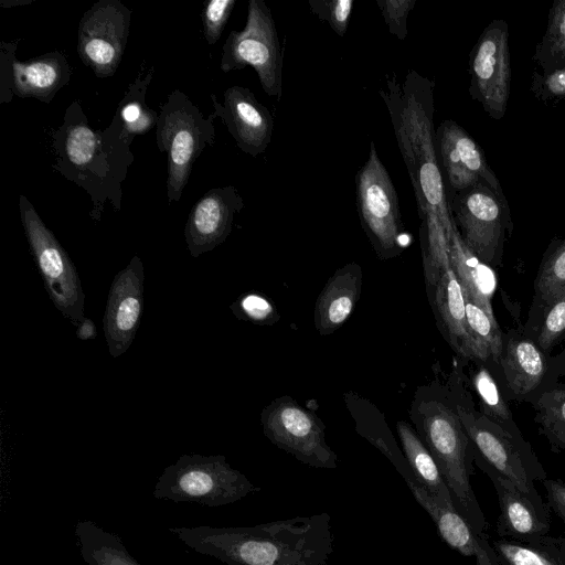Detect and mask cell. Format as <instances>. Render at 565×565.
<instances>
[{"label":"cell","mask_w":565,"mask_h":565,"mask_svg":"<svg viewBox=\"0 0 565 565\" xmlns=\"http://www.w3.org/2000/svg\"><path fill=\"white\" fill-rule=\"evenodd\" d=\"M436 150L452 192L483 183L508 203L501 184L472 137L456 121L444 120L436 130Z\"/></svg>","instance_id":"16"},{"label":"cell","mask_w":565,"mask_h":565,"mask_svg":"<svg viewBox=\"0 0 565 565\" xmlns=\"http://www.w3.org/2000/svg\"><path fill=\"white\" fill-rule=\"evenodd\" d=\"M308 4L318 19L327 21L339 36L347 33L353 0H309Z\"/></svg>","instance_id":"35"},{"label":"cell","mask_w":565,"mask_h":565,"mask_svg":"<svg viewBox=\"0 0 565 565\" xmlns=\"http://www.w3.org/2000/svg\"><path fill=\"white\" fill-rule=\"evenodd\" d=\"M131 10L119 0H99L83 14L77 53L99 77L115 74L128 40Z\"/></svg>","instance_id":"15"},{"label":"cell","mask_w":565,"mask_h":565,"mask_svg":"<svg viewBox=\"0 0 565 565\" xmlns=\"http://www.w3.org/2000/svg\"><path fill=\"white\" fill-rule=\"evenodd\" d=\"M282 49L270 9L264 0H249L242 31H232L223 47V72L252 66L264 92L280 99L282 94Z\"/></svg>","instance_id":"9"},{"label":"cell","mask_w":565,"mask_h":565,"mask_svg":"<svg viewBox=\"0 0 565 565\" xmlns=\"http://www.w3.org/2000/svg\"><path fill=\"white\" fill-rule=\"evenodd\" d=\"M355 193L360 222L376 256L382 260L398 256L404 248L398 196L374 141L355 175Z\"/></svg>","instance_id":"8"},{"label":"cell","mask_w":565,"mask_h":565,"mask_svg":"<svg viewBox=\"0 0 565 565\" xmlns=\"http://www.w3.org/2000/svg\"><path fill=\"white\" fill-rule=\"evenodd\" d=\"M530 90L545 104L565 98V68L542 73L534 72Z\"/></svg>","instance_id":"38"},{"label":"cell","mask_w":565,"mask_h":565,"mask_svg":"<svg viewBox=\"0 0 565 565\" xmlns=\"http://www.w3.org/2000/svg\"><path fill=\"white\" fill-rule=\"evenodd\" d=\"M243 207V198L234 185L214 188L203 194L192 206L184 228L190 254L198 257L222 244Z\"/></svg>","instance_id":"20"},{"label":"cell","mask_w":565,"mask_h":565,"mask_svg":"<svg viewBox=\"0 0 565 565\" xmlns=\"http://www.w3.org/2000/svg\"><path fill=\"white\" fill-rule=\"evenodd\" d=\"M19 211L31 253L53 305L77 327L84 318L85 295L72 259L24 195H20Z\"/></svg>","instance_id":"10"},{"label":"cell","mask_w":565,"mask_h":565,"mask_svg":"<svg viewBox=\"0 0 565 565\" xmlns=\"http://www.w3.org/2000/svg\"><path fill=\"white\" fill-rule=\"evenodd\" d=\"M143 279L139 256H134L113 279L103 321L113 358L125 353L136 337L143 308Z\"/></svg>","instance_id":"17"},{"label":"cell","mask_w":565,"mask_h":565,"mask_svg":"<svg viewBox=\"0 0 565 565\" xmlns=\"http://www.w3.org/2000/svg\"><path fill=\"white\" fill-rule=\"evenodd\" d=\"M56 152L54 168L90 194L92 217L100 218L105 201L119 209L121 181L134 156L129 146L111 127L94 131L77 102L66 109L63 125L53 134Z\"/></svg>","instance_id":"3"},{"label":"cell","mask_w":565,"mask_h":565,"mask_svg":"<svg viewBox=\"0 0 565 565\" xmlns=\"http://www.w3.org/2000/svg\"><path fill=\"white\" fill-rule=\"evenodd\" d=\"M96 327L92 319L84 317L76 329V337L79 340H92L96 337Z\"/></svg>","instance_id":"41"},{"label":"cell","mask_w":565,"mask_h":565,"mask_svg":"<svg viewBox=\"0 0 565 565\" xmlns=\"http://www.w3.org/2000/svg\"><path fill=\"white\" fill-rule=\"evenodd\" d=\"M259 490L245 475L231 467L222 455H183L164 468L152 495L173 502L220 507Z\"/></svg>","instance_id":"7"},{"label":"cell","mask_w":565,"mask_h":565,"mask_svg":"<svg viewBox=\"0 0 565 565\" xmlns=\"http://www.w3.org/2000/svg\"><path fill=\"white\" fill-rule=\"evenodd\" d=\"M361 288L362 270L356 263L345 264L328 279L313 311V323L321 335L333 333L348 320Z\"/></svg>","instance_id":"23"},{"label":"cell","mask_w":565,"mask_h":565,"mask_svg":"<svg viewBox=\"0 0 565 565\" xmlns=\"http://www.w3.org/2000/svg\"><path fill=\"white\" fill-rule=\"evenodd\" d=\"M537 319L533 339L546 354H550L565 332V290L544 307Z\"/></svg>","instance_id":"34"},{"label":"cell","mask_w":565,"mask_h":565,"mask_svg":"<svg viewBox=\"0 0 565 565\" xmlns=\"http://www.w3.org/2000/svg\"><path fill=\"white\" fill-rule=\"evenodd\" d=\"M449 255L451 266L461 284L463 295L471 298L490 318L495 320L492 309V296L498 284L495 271L492 266L482 262L468 248L456 224L450 237Z\"/></svg>","instance_id":"25"},{"label":"cell","mask_w":565,"mask_h":565,"mask_svg":"<svg viewBox=\"0 0 565 565\" xmlns=\"http://www.w3.org/2000/svg\"><path fill=\"white\" fill-rule=\"evenodd\" d=\"M562 340H564V341H565V332H564V334H563V337H562Z\"/></svg>","instance_id":"42"},{"label":"cell","mask_w":565,"mask_h":565,"mask_svg":"<svg viewBox=\"0 0 565 565\" xmlns=\"http://www.w3.org/2000/svg\"><path fill=\"white\" fill-rule=\"evenodd\" d=\"M406 166L422 221L424 271L434 287L451 266L449 243L454 230L449 201L436 150L434 83L415 70L399 81L386 75L379 90Z\"/></svg>","instance_id":"1"},{"label":"cell","mask_w":565,"mask_h":565,"mask_svg":"<svg viewBox=\"0 0 565 565\" xmlns=\"http://www.w3.org/2000/svg\"><path fill=\"white\" fill-rule=\"evenodd\" d=\"M236 0H211L202 13L203 33L210 45L215 44L231 17Z\"/></svg>","instance_id":"36"},{"label":"cell","mask_w":565,"mask_h":565,"mask_svg":"<svg viewBox=\"0 0 565 565\" xmlns=\"http://www.w3.org/2000/svg\"><path fill=\"white\" fill-rule=\"evenodd\" d=\"M543 487L550 509L561 519L565 526V482L561 479H545Z\"/></svg>","instance_id":"40"},{"label":"cell","mask_w":565,"mask_h":565,"mask_svg":"<svg viewBox=\"0 0 565 565\" xmlns=\"http://www.w3.org/2000/svg\"><path fill=\"white\" fill-rule=\"evenodd\" d=\"M433 288L437 318L445 338L460 358L471 361L473 348L467 326L465 296L452 266L440 274Z\"/></svg>","instance_id":"24"},{"label":"cell","mask_w":565,"mask_h":565,"mask_svg":"<svg viewBox=\"0 0 565 565\" xmlns=\"http://www.w3.org/2000/svg\"><path fill=\"white\" fill-rule=\"evenodd\" d=\"M396 429L404 456L416 480L437 502L456 509L450 490L422 438L406 422H397Z\"/></svg>","instance_id":"26"},{"label":"cell","mask_w":565,"mask_h":565,"mask_svg":"<svg viewBox=\"0 0 565 565\" xmlns=\"http://www.w3.org/2000/svg\"><path fill=\"white\" fill-rule=\"evenodd\" d=\"M153 75V67L143 77L141 72L120 100L109 127L131 143L136 135H143L157 126L159 114L147 106L145 95Z\"/></svg>","instance_id":"27"},{"label":"cell","mask_w":565,"mask_h":565,"mask_svg":"<svg viewBox=\"0 0 565 565\" xmlns=\"http://www.w3.org/2000/svg\"><path fill=\"white\" fill-rule=\"evenodd\" d=\"M454 394L455 409L476 450L475 460L491 467L521 490L537 491L535 482L547 479V473L531 445L513 438L477 411L459 376Z\"/></svg>","instance_id":"6"},{"label":"cell","mask_w":565,"mask_h":565,"mask_svg":"<svg viewBox=\"0 0 565 565\" xmlns=\"http://www.w3.org/2000/svg\"><path fill=\"white\" fill-rule=\"evenodd\" d=\"M420 507L434 521L441 539L465 556L475 557L477 565H507L486 535H480L455 509L437 502L419 483L408 487Z\"/></svg>","instance_id":"21"},{"label":"cell","mask_w":565,"mask_h":565,"mask_svg":"<svg viewBox=\"0 0 565 565\" xmlns=\"http://www.w3.org/2000/svg\"><path fill=\"white\" fill-rule=\"evenodd\" d=\"M214 113L221 117L237 147L245 153L257 157L264 153L271 141L274 119L270 111L247 87H228L220 104L212 95Z\"/></svg>","instance_id":"19"},{"label":"cell","mask_w":565,"mask_h":565,"mask_svg":"<svg viewBox=\"0 0 565 565\" xmlns=\"http://www.w3.org/2000/svg\"><path fill=\"white\" fill-rule=\"evenodd\" d=\"M215 113L209 117L180 89L170 93L162 104L156 141L160 152L168 153V202H178L188 184L192 167L205 147L215 140Z\"/></svg>","instance_id":"5"},{"label":"cell","mask_w":565,"mask_h":565,"mask_svg":"<svg viewBox=\"0 0 565 565\" xmlns=\"http://www.w3.org/2000/svg\"><path fill=\"white\" fill-rule=\"evenodd\" d=\"M531 405L534 422L555 452L565 455V383H556L537 396Z\"/></svg>","instance_id":"31"},{"label":"cell","mask_w":565,"mask_h":565,"mask_svg":"<svg viewBox=\"0 0 565 565\" xmlns=\"http://www.w3.org/2000/svg\"><path fill=\"white\" fill-rule=\"evenodd\" d=\"M260 422L265 436L302 463L324 469L337 467L338 457L326 441L322 422L291 397L273 401L263 409Z\"/></svg>","instance_id":"12"},{"label":"cell","mask_w":565,"mask_h":565,"mask_svg":"<svg viewBox=\"0 0 565 565\" xmlns=\"http://www.w3.org/2000/svg\"><path fill=\"white\" fill-rule=\"evenodd\" d=\"M169 531L193 551L227 565H329L333 553L327 512L255 526L203 525Z\"/></svg>","instance_id":"2"},{"label":"cell","mask_w":565,"mask_h":565,"mask_svg":"<svg viewBox=\"0 0 565 565\" xmlns=\"http://www.w3.org/2000/svg\"><path fill=\"white\" fill-rule=\"evenodd\" d=\"M469 94L493 119L504 117L511 89L509 28L492 20L480 34L469 61Z\"/></svg>","instance_id":"14"},{"label":"cell","mask_w":565,"mask_h":565,"mask_svg":"<svg viewBox=\"0 0 565 565\" xmlns=\"http://www.w3.org/2000/svg\"><path fill=\"white\" fill-rule=\"evenodd\" d=\"M418 415L419 435L450 490L456 510L477 533L486 535L489 524L470 482L476 450L455 406L440 401H424L418 406Z\"/></svg>","instance_id":"4"},{"label":"cell","mask_w":565,"mask_h":565,"mask_svg":"<svg viewBox=\"0 0 565 565\" xmlns=\"http://www.w3.org/2000/svg\"><path fill=\"white\" fill-rule=\"evenodd\" d=\"M532 58L542 72L565 68V0L553 2L546 30Z\"/></svg>","instance_id":"32"},{"label":"cell","mask_w":565,"mask_h":565,"mask_svg":"<svg viewBox=\"0 0 565 565\" xmlns=\"http://www.w3.org/2000/svg\"><path fill=\"white\" fill-rule=\"evenodd\" d=\"M416 0H376L390 33L403 41L407 36V18Z\"/></svg>","instance_id":"37"},{"label":"cell","mask_w":565,"mask_h":565,"mask_svg":"<svg viewBox=\"0 0 565 565\" xmlns=\"http://www.w3.org/2000/svg\"><path fill=\"white\" fill-rule=\"evenodd\" d=\"M500 369L507 399L531 404L557 383L558 374L565 370V351L552 358L525 330L511 329L502 337Z\"/></svg>","instance_id":"13"},{"label":"cell","mask_w":565,"mask_h":565,"mask_svg":"<svg viewBox=\"0 0 565 565\" xmlns=\"http://www.w3.org/2000/svg\"><path fill=\"white\" fill-rule=\"evenodd\" d=\"M535 296L533 307L536 318L544 307L558 294L565 290V238L557 241L542 262L534 284Z\"/></svg>","instance_id":"33"},{"label":"cell","mask_w":565,"mask_h":565,"mask_svg":"<svg viewBox=\"0 0 565 565\" xmlns=\"http://www.w3.org/2000/svg\"><path fill=\"white\" fill-rule=\"evenodd\" d=\"M75 536L87 565H142L127 551L118 535L90 520L77 522Z\"/></svg>","instance_id":"29"},{"label":"cell","mask_w":565,"mask_h":565,"mask_svg":"<svg viewBox=\"0 0 565 565\" xmlns=\"http://www.w3.org/2000/svg\"><path fill=\"white\" fill-rule=\"evenodd\" d=\"M234 313L254 323H269L274 316L270 302L256 292H248L231 306Z\"/></svg>","instance_id":"39"},{"label":"cell","mask_w":565,"mask_h":565,"mask_svg":"<svg viewBox=\"0 0 565 565\" xmlns=\"http://www.w3.org/2000/svg\"><path fill=\"white\" fill-rule=\"evenodd\" d=\"M475 462L495 489L500 508L495 532L500 539L527 541L548 534L551 509L537 491L521 490L480 460Z\"/></svg>","instance_id":"18"},{"label":"cell","mask_w":565,"mask_h":565,"mask_svg":"<svg viewBox=\"0 0 565 565\" xmlns=\"http://www.w3.org/2000/svg\"><path fill=\"white\" fill-rule=\"evenodd\" d=\"M451 217L468 248L490 266L502 262L505 233H511L508 203L486 184L456 192L449 201Z\"/></svg>","instance_id":"11"},{"label":"cell","mask_w":565,"mask_h":565,"mask_svg":"<svg viewBox=\"0 0 565 565\" xmlns=\"http://www.w3.org/2000/svg\"><path fill=\"white\" fill-rule=\"evenodd\" d=\"M492 546L507 565H565V533L527 541L498 539Z\"/></svg>","instance_id":"30"},{"label":"cell","mask_w":565,"mask_h":565,"mask_svg":"<svg viewBox=\"0 0 565 565\" xmlns=\"http://www.w3.org/2000/svg\"><path fill=\"white\" fill-rule=\"evenodd\" d=\"M476 367L471 374V385L477 393L480 413L513 438L525 441L508 406L504 391L487 363L472 360Z\"/></svg>","instance_id":"28"},{"label":"cell","mask_w":565,"mask_h":565,"mask_svg":"<svg viewBox=\"0 0 565 565\" xmlns=\"http://www.w3.org/2000/svg\"><path fill=\"white\" fill-rule=\"evenodd\" d=\"M70 64L61 52L54 51L21 62L12 56L8 98H36L50 103L71 79Z\"/></svg>","instance_id":"22"}]
</instances>
